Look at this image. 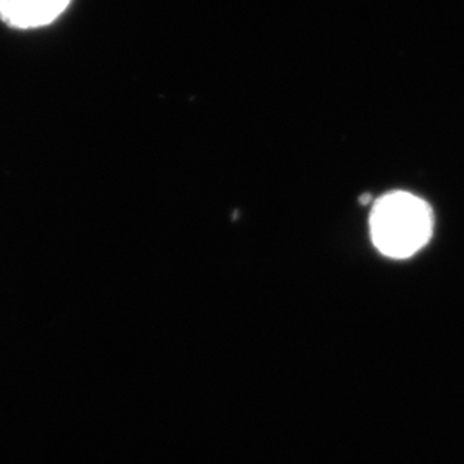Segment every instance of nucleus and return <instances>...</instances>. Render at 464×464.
<instances>
[{"instance_id": "nucleus-1", "label": "nucleus", "mask_w": 464, "mask_h": 464, "mask_svg": "<svg viewBox=\"0 0 464 464\" xmlns=\"http://www.w3.org/2000/svg\"><path fill=\"white\" fill-rule=\"evenodd\" d=\"M433 212L425 199L392 191L377 199L370 214L373 246L389 258H410L430 241Z\"/></svg>"}, {"instance_id": "nucleus-2", "label": "nucleus", "mask_w": 464, "mask_h": 464, "mask_svg": "<svg viewBox=\"0 0 464 464\" xmlns=\"http://www.w3.org/2000/svg\"><path fill=\"white\" fill-rule=\"evenodd\" d=\"M71 0H0V19L16 30L49 26L66 13Z\"/></svg>"}]
</instances>
